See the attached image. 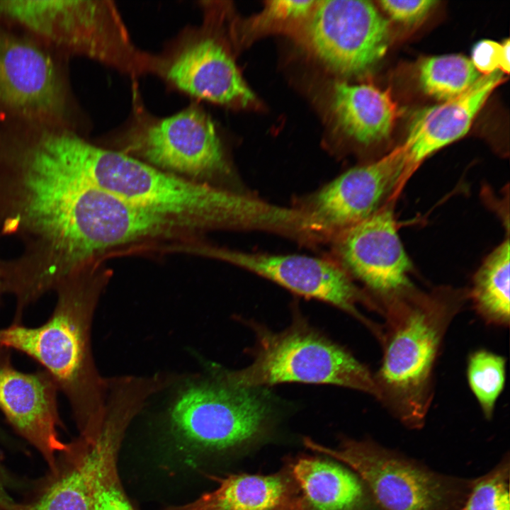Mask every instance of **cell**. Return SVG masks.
<instances>
[{
  "mask_svg": "<svg viewBox=\"0 0 510 510\" xmlns=\"http://www.w3.org/2000/svg\"><path fill=\"white\" fill-rule=\"evenodd\" d=\"M134 142L149 164L174 174L198 180L228 171L215 125L198 108L147 125Z\"/></svg>",
  "mask_w": 510,
  "mask_h": 510,
  "instance_id": "4fadbf2b",
  "label": "cell"
},
{
  "mask_svg": "<svg viewBox=\"0 0 510 510\" xmlns=\"http://www.w3.org/2000/svg\"><path fill=\"white\" fill-rule=\"evenodd\" d=\"M108 1L0 0V14L67 58L89 57L125 71L142 72L147 56L130 42Z\"/></svg>",
  "mask_w": 510,
  "mask_h": 510,
  "instance_id": "52a82bcc",
  "label": "cell"
},
{
  "mask_svg": "<svg viewBox=\"0 0 510 510\" xmlns=\"http://www.w3.org/2000/svg\"><path fill=\"white\" fill-rule=\"evenodd\" d=\"M4 293V290L3 284H2V281H1V276H0V304H1V297Z\"/></svg>",
  "mask_w": 510,
  "mask_h": 510,
  "instance_id": "1f68e13d",
  "label": "cell"
},
{
  "mask_svg": "<svg viewBox=\"0 0 510 510\" xmlns=\"http://www.w3.org/2000/svg\"><path fill=\"white\" fill-rule=\"evenodd\" d=\"M402 145L346 171L312 198L308 212L327 232L344 230L392 201L411 175Z\"/></svg>",
  "mask_w": 510,
  "mask_h": 510,
  "instance_id": "8fae6325",
  "label": "cell"
},
{
  "mask_svg": "<svg viewBox=\"0 0 510 510\" xmlns=\"http://www.w3.org/2000/svg\"><path fill=\"white\" fill-rule=\"evenodd\" d=\"M266 391L232 385L215 369L178 390L168 410L171 431L202 450L249 448L265 438L273 424L275 407Z\"/></svg>",
  "mask_w": 510,
  "mask_h": 510,
  "instance_id": "8992f818",
  "label": "cell"
},
{
  "mask_svg": "<svg viewBox=\"0 0 510 510\" xmlns=\"http://www.w3.org/2000/svg\"><path fill=\"white\" fill-rule=\"evenodd\" d=\"M306 510H365L364 484L336 463L317 457L296 460L290 470Z\"/></svg>",
  "mask_w": 510,
  "mask_h": 510,
  "instance_id": "ffe728a7",
  "label": "cell"
},
{
  "mask_svg": "<svg viewBox=\"0 0 510 510\" xmlns=\"http://www.w3.org/2000/svg\"><path fill=\"white\" fill-rule=\"evenodd\" d=\"M466 375L483 415L491 419L505 385V358L486 349L476 350L468 356Z\"/></svg>",
  "mask_w": 510,
  "mask_h": 510,
  "instance_id": "d4e9b609",
  "label": "cell"
},
{
  "mask_svg": "<svg viewBox=\"0 0 510 510\" xmlns=\"http://www.w3.org/2000/svg\"><path fill=\"white\" fill-rule=\"evenodd\" d=\"M201 254L242 267L290 291L327 302L361 321L373 333L377 324L362 315L357 307L370 308L371 301L340 267L329 261L302 255L250 254L203 247Z\"/></svg>",
  "mask_w": 510,
  "mask_h": 510,
  "instance_id": "7c38bea8",
  "label": "cell"
},
{
  "mask_svg": "<svg viewBox=\"0 0 510 510\" xmlns=\"http://www.w3.org/2000/svg\"><path fill=\"white\" fill-rule=\"evenodd\" d=\"M69 60L0 14V120L49 123L81 132Z\"/></svg>",
  "mask_w": 510,
  "mask_h": 510,
  "instance_id": "5b68a950",
  "label": "cell"
},
{
  "mask_svg": "<svg viewBox=\"0 0 510 510\" xmlns=\"http://www.w3.org/2000/svg\"><path fill=\"white\" fill-rule=\"evenodd\" d=\"M130 225L124 201L69 171L42 142L0 135V238L23 245L17 256L0 259V276L17 313L122 246Z\"/></svg>",
  "mask_w": 510,
  "mask_h": 510,
  "instance_id": "6da1fadb",
  "label": "cell"
},
{
  "mask_svg": "<svg viewBox=\"0 0 510 510\" xmlns=\"http://www.w3.org/2000/svg\"><path fill=\"white\" fill-rule=\"evenodd\" d=\"M59 390L44 370L15 368L11 350L0 346V411L11 426L42 455L50 471L70 444L60 438Z\"/></svg>",
  "mask_w": 510,
  "mask_h": 510,
  "instance_id": "9a60e30c",
  "label": "cell"
},
{
  "mask_svg": "<svg viewBox=\"0 0 510 510\" xmlns=\"http://www.w3.org/2000/svg\"><path fill=\"white\" fill-rule=\"evenodd\" d=\"M509 481V463L506 459L472 482L459 510H510Z\"/></svg>",
  "mask_w": 510,
  "mask_h": 510,
  "instance_id": "4316f807",
  "label": "cell"
},
{
  "mask_svg": "<svg viewBox=\"0 0 510 510\" xmlns=\"http://www.w3.org/2000/svg\"><path fill=\"white\" fill-rule=\"evenodd\" d=\"M304 443L355 470L380 510H459L472 484L368 441L348 440L335 449L309 438Z\"/></svg>",
  "mask_w": 510,
  "mask_h": 510,
  "instance_id": "9c48e42d",
  "label": "cell"
},
{
  "mask_svg": "<svg viewBox=\"0 0 510 510\" xmlns=\"http://www.w3.org/2000/svg\"><path fill=\"white\" fill-rule=\"evenodd\" d=\"M166 510H306L290 471L270 475L237 474L212 492Z\"/></svg>",
  "mask_w": 510,
  "mask_h": 510,
  "instance_id": "ac0fdd59",
  "label": "cell"
},
{
  "mask_svg": "<svg viewBox=\"0 0 510 510\" xmlns=\"http://www.w3.org/2000/svg\"><path fill=\"white\" fill-rule=\"evenodd\" d=\"M129 423L125 415L110 412L91 442V510H134L122 488L116 467L117 452Z\"/></svg>",
  "mask_w": 510,
  "mask_h": 510,
  "instance_id": "7402d4cb",
  "label": "cell"
},
{
  "mask_svg": "<svg viewBox=\"0 0 510 510\" xmlns=\"http://www.w3.org/2000/svg\"><path fill=\"white\" fill-rule=\"evenodd\" d=\"M392 204L341 231L338 241L344 265L363 283L372 300L413 284L409 277L412 262L398 233Z\"/></svg>",
  "mask_w": 510,
  "mask_h": 510,
  "instance_id": "5bb4252c",
  "label": "cell"
},
{
  "mask_svg": "<svg viewBox=\"0 0 510 510\" xmlns=\"http://www.w3.org/2000/svg\"><path fill=\"white\" fill-rule=\"evenodd\" d=\"M166 67V78L193 96L241 106L254 101L234 62L213 38H204L189 44Z\"/></svg>",
  "mask_w": 510,
  "mask_h": 510,
  "instance_id": "e0dca14e",
  "label": "cell"
},
{
  "mask_svg": "<svg viewBox=\"0 0 510 510\" xmlns=\"http://www.w3.org/2000/svg\"><path fill=\"white\" fill-rule=\"evenodd\" d=\"M254 360L238 370L217 369L228 383L259 388L286 382L329 384L375 395L373 373L344 347L295 322L278 333L260 330Z\"/></svg>",
  "mask_w": 510,
  "mask_h": 510,
  "instance_id": "ba28073f",
  "label": "cell"
},
{
  "mask_svg": "<svg viewBox=\"0 0 510 510\" xmlns=\"http://www.w3.org/2000/svg\"><path fill=\"white\" fill-rule=\"evenodd\" d=\"M509 257L507 236L483 260L468 289V300L488 324H509Z\"/></svg>",
  "mask_w": 510,
  "mask_h": 510,
  "instance_id": "603a6c76",
  "label": "cell"
},
{
  "mask_svg": "<svg viewBox=\"0 0 510 510\" xmlns=\"http://www.w3.org/2000/svg\"><path fill=\"white\" fill-rule=\"evenodd\" d=\"M297 32L314 56L346 76L372 70L390 41L388 21L368 1H317Z\"/></svg>",
  "mask_w": 510,
  "mask_h": 510,
  "instance_id": "30bf717a",
  "label": "cell"
},
{
  "mask_svg": "<svg viewBox=\"0 0 510 510\" xmlns=\"http://www.w3.org/2000/svg\"><path fill=\"white\" fill-rule=\"evenodd\" d=\"M332 96L334 118L346 136L363 146L378 144L390 137L399 109L389 90L338 82Z\"/></svg>",
  "mask_w": 510,
  "mask_h": 510,
  "instance_id": "d6986e66",
  "label": "cell"
},
{
  "mask_svg": "<svg viewBox=\"0 0 510 510\" xmlns=\"http://www.w3.org/2000/svg\"><path fill=\"white\" fill-rule=\"evenodd\" d=\"M497 70L482 75L463 94L416 111L401 144L412 172L428 157L463 137L492 91L505 81Z\"/></svg>",
  "mask_w": 510,
  "mask_h": 510,
  "instance_id": "2e32d148",
  "label": "cell"
},
{
  "mask_svg": "<svg viewBox=\"0 0 510 510\" xmlns=\"http://www.w3.org/2000/svg\"><path fill=\"white\" fill-rule=\"evenodd\" d=\"M107 277L98 264L65 276L53 292L56 303L38 327L13 322L0 328V346L40 363L69 403L81 438L93 440L104 418L108 379L100 374L92 351L94 316Z\"/></svg>",
  "mask_w": 510,
  "mask_h": 510,
  "instance_id": "7a4b0ae2",
  "label": "cell"
},
{
  "mask_svg": "<svg viewBox=\"0 0 510 510\" xmlns=\"http://www.w3.org/2000/svg\"><path fill=\"white\" fill-rule=\"evenodd\" d=\"M437 3L435 0L378 1L392 20L405 25H414L422 21Z\"/></svg>",
  "mask_w": 510,
  "mask_h": 510,
  "instance_id": "83f0119b",
  "label": "cell"
},
{
  "mask_svg": "<svg viewBox=\"0 0 510 510\" xmlns=\"http://www.w3.org/2000/svg\"><path fill=\"white\" fill-rule=\"evenodd\" d=\"M502 52L501 58L500 71L504 74L509 73V40L506 39L502 43Z\"/></svg>",
  "mask_w": 510,
  "mask_h": 510,
  "instance_id": "4dcf8cb0",
  "label": "cell"
},
{
  "mask_svg": "<svg viewBox=\"0 0 510 510\" xmlns=\"http://www.w3.org/2000/svg\"><path fill=\"white\" fill-rule=\"evenodd\" d=\"M468 300V289L441 285L424 291L412 284L374 301L384 318L374 397L408 428L424 425L446 334Z\"/></svg>",
  "mask_w": 510,
  "mask_h": 510,
  "instance_id": "3957f363",
  "label": "cell"
},
{
  "mask_svg": "<svg viewBox=\"0 0 510 510\" xmlns=\"http://www.w3.org/2000/svg\"><path fill=\"white\" fill-rule=\"evenodd\" d=\"M317 1L276 0L266 2L263 10L248 24V33L255 35L269 31L298 30Z\"/></svg>",
  "mask_w": 510,
  "mask_h": 510,
  "instance_id": "484cf974",
  "label": "cell"
},
{
  "mask_svg": "<svg viewBox=\"0 0 510 510\" xmlns=\"http://www.w3.org/2000/svg\"><path fill=\"white\" fill-rule=\"evenodd\" d=\"M18 506L9 494L6 476L0 466V510H17Z\"/></svg>",
  "mask_w": 510,
  "mask_h": 510,
  "instance_id": "f546056e",
  "label": "cell"
},
{
  "mask_svg": "<svg viewBox=\"0 0 510 510\" xmlns=\"http://www.w3.org/2000/svg\"><path fill=\"white\" fill-rule=\"evenodd\" d=\"M92 465L89 444L71 443L40 493L18 510H91Z\"/></svg>",
  "mask_w": 510,
  "mask_h": 510,
  "instance_id": "44dd1931",
  "label": "cell"
},
{
  "mask_svg": "<svg viewBox=\"0 0 510 510\" xmlns=\"http://www.w3.org/2000/svg\"><path fill=\"white\" fill-rule=\"evenodd\" d=\"M502 52V44L482 40L472 47L470 60L480 73L487 75L500 69Z\"/></svg>",
  "mask_w": 510,
  "mask_h": 510,
  "instance_id": "f1b7e54d",
  "label": "cell"
},
{
  "mask_svg": "<svg viewBox=\"0 0 510 510\" xmlns=\"http://www.w3.org/2000/svg\"><path fill=\"white\" fill-rule=\"evenodd\" d=\"M418 76L424 93L443 102L463 94L482 76L470 60L455 54L424 59Z\"/></svg>",
  "mask_w": 510,
  "mask_h": 510,
  "instance_id": "cb8c5ba5",
  "label": "cell"
},
{
  "mask_svg": "<svg viewBox=\"0 0 510 510\" xmlns=\"http://www.w3.org/2000/svg\"><path fill=\"white\" fill-rule=\"evenodd\" d=\"M85 178L98 188L189 230L252 228L257 199L186 179L93 143L84 163Z\"/></svg>",
  "mask_w": 510,
  "mask_h": 510,
  "instance_id": "277c9868",
  "label": "cell"
}]
</instances>
